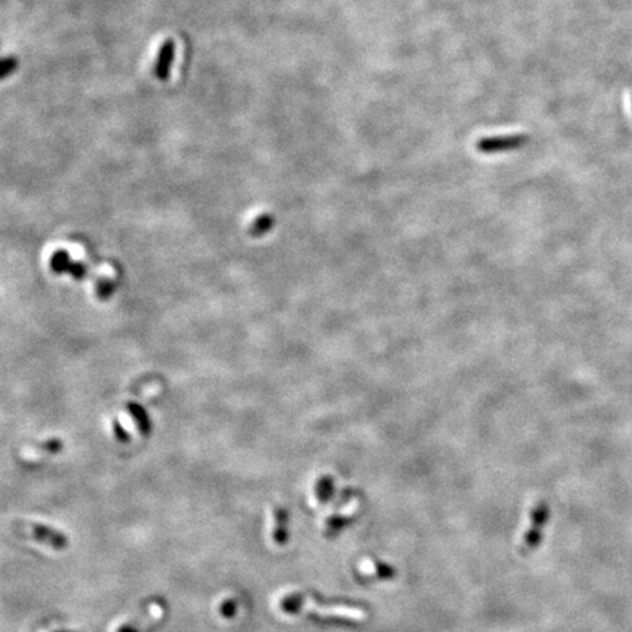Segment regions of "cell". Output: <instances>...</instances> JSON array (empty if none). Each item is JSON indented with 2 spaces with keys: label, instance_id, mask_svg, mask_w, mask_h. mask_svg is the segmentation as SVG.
<instances>
[{
  "label": "cell",
  "instance_id": "obj_1",
  "mask_svg": "<svg viewBox=\"0 0 632 632\" xmlns=\"http://www.w3.org/2000/svg\"><path fill=\"white\" fill-rule=\"evenodd\" d=\"M280 609L285 613H299L307 612L315 614L321 619H344V621H363L368 618V613L363 609L350 607V606H327L318 603L312 597L303 593H290L285 594L280 600Z\"/></svg>",
  "mask_w": 632,
  "mask_h": 632
},
{
  "label": "cell",
  "instance_id": "obj_2",
  "mask_svg": "<svg viewBox=\"0 0 632 632\" xmlns=\"http://www.w3.org/2000/svg\"><path fill=\"white\" fill-rule=\"evenodd\" d=\"M549 520V506L544 501H536L528 509L527 521L520 533L518 549L523 552L534 551L542 542L543 528Z\"/></svg>",
  "mask_w": 632,
  "mask_h": 632
},
{
  "label": "cell",
  "instance_id": "obj_3",
  "mask_svg": "<svg viewBox=\"0 0 632 632\" xmlns=\"http://www.w3.org/2000/svg\"><path fill=\"white\" fill-rule=\"evenodd\" d=\"M167 603L163 600H152L145 609L133 614L126 622L116 629V632H154L167 618Z\"/></svg>",
  "mask_w": 632,
  "mask_h": 632
},
{
  "label": "cell",
  "instance_id": "obj_4",
  "mask_svg": "<svg viewBox=\"0 0 632 632\" xmlns=\"http://www.w3.org/2000/svg\"><path fill=\"white\" fill-rule=\"evenodd\" d=\"M13 532L22 536L25 539L34 540L40 544L48 546V548L55 549V551H63L67 548V537L56 530V528L50 527V525H44L40 523H32V521H21V523H15L13 524Z\"/></svg>",
  "mask_w": 632,
  "mask_h": 632
},
{
  "label": "cell",
  "instance_id": "obj_5",
  "mask_svg": "<svg viewBox=\"0 0 632 632\" xmlns=\"http://www.w3.org/2000/svg\"><path fill=\"white\" fill-rule=\"evenodd\" d=\"M530 136L525 133H508V135H493V136H483V138L476 141V149L485 156H490V154H502L509 151H517L524 148Z\"/></svg>",
  "mask_w": 632,
  "mask_h": 632
},
{
  "label": "cell",
  "instance_id": "obj_6",
  "mask_svg": "<svg viewBox=\"0 0 632 632\" xmlns=\"http://www.w3.org/2000/svg\"><path fill=\"white\" fill-rule=\"evenodd\" d=\"M288 512L284 506L276 505L269 511V539L276 546H284L288 540Z\"/></svg>",
  "mask_w": 632,
  "mask_h": 632
},
{
  "label": "cell",
  "instance_id": "obj_7",
  "mask_svg": "<svg viewBox=\"0 0 632 632\" xmlns=\"http://www.w3.org/2000/svg\"><path fill=\"white\" fill-rule=\"evenodd\" d=\"M356 509H357V504H356V501H353V502L347 504V506L341 508L339 511L330 512L328 516L323 517L321 525H322V530H323V533H325V536L331 537V536H335L337 533H339L341 528L347 524V521L354 514Z\"/></svg>",
  "mask_w": 632,
  "mask_h": 632
},
{
  "label": "cell",
  "instance_id": "obj_8",
  "mask_svg": "<svg viewBox=\"0 0 632 632\" xmlns=\"http://www.w3.org/2000/svg\"><path fill=\"white\" fill-rule=\"evenodd\" d=\"M357 572L358 575L368 579H392L397 575L394 567H391L389 563L370 558L361 560L357 567Z\"/></svg>",
  "mask_w": 632,
  "mask_h": 632
},
{
  "label": "cell",
  "instance_id": "obj_9",
  "mask_svg": "<svg viewBox=\"0 0 632 632\" xmlns=\"http://www.w3.org/2000/svg\"><path fill=\"white\" fill-rule=\"evenodd\" d=\"M175 41L172 39H167L161 43L159 55H157V60L154 63L152 67V74L159 81H167L168 75H170V66L173 63V58H175Z\"/></svg>",
  "mask_w": 632,
  "mask_h": 632
},
{
  "label": "cell",
  "instance_id": "obj_10",
  "mask_svg": "<svg viewBox=\"0 0 632 632\" xmlns=\"http://www.w3.org/2000/svg\"><path fill=\"white\" fill-rule=\"evenodd\" d=\"M332 493H334V480H332V477H330V476L321 477V479L315 485V489H314L312 505L314 506L325 505V502L330 501V498L332 497Z\"/></svg>",
  "mask_w": 632,
  "mask_h": 632
},
{
  "label": "cell",
  "instance_id": "obj_11",
  "mask_svg": "<svg viewBox=\"0 0 632 632\" xmlns=\"http://www.w3.org/2000/svg\"><path fill=\"white\" fill-rule=\"evenodd\" d=\"M217 610L221 618L231 619L233 617H236V613H237V600L234 599V597H229V599L221 600L218 603Z\"/></svg>",
  "mask_w": 632,
  "mask_h": 632
},
{
  "label": "cell",
  "instance_id": "obj_12",
  "mask_svg": "<svg viewBox=\"0 0 632 632\" xmlns=\"http://www.w3.org/2000/svg\"><path fill=\"white\" fill-rule=\"evenodd\" d=\"M51 632H76V631H69V629H55V631H51Z\"/></svg>",
  "mask_w": 632,
  "mask_h": 632
}]
</instances>
